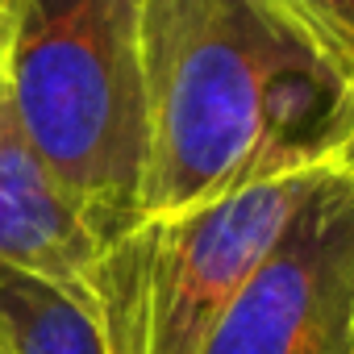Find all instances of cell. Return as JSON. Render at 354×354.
Segmentation results:
<instances>
[{
	"mask_svg": "<svg viewBox=\"0 0 354 354\" xmlns=\"http://www.w3.org/2000/svg\"><path fill=\"white\" fill-rule=\"evenodd\" d=\"M138 217L337 162L346 84L279 0H138Z\"/></svg>",
	"mask_w": 354,
	"mask_h": 354,
	"instance_id": "cell-1",
	"label": "cell"
},
{
	"mask_svg": "<svg viewBox=\"0 0 354 354\" xmlns=\"http://www.w3.org/2000/svg\"><path fill=\"white\" fill-rule=\"evenodd\" d=\"M5 92L100 246L129 230L146 162L138 0H13Z\"/></svg>",
	"mask_w": 354,
	"mask_h": 354,
	"instance_id": "cell-2",
	"label": "cell"
},
{
	"mask_svg": "<svg viewBox=\"0 0 354 354\" xmlns=\"http://www.w3.org/2000/svg\"><path fill=\"white\" fill-rule=\"evenodd\" d=\"M317 171L263 180L188 213L138 217L109 238L88 275L104 354H201Z\"/></svg>",
	"mask_w": 354,
	"mask_h": 354,
	"instance_id": "cell-3",
	"label": "cell"
},
{
	"mask_svg": "<svg viewBox=\"0 0 354 354\" xmlns=\"http://www.w3.org/2000/svg\"><path fill=\"white\" fill-rule=\"evenodd\" d=\"M201 354H354V167L317 171Z\"/></svg>",
	"mask_w": 354,
	"mask_h": 354,
	"instance_id": "cell-4",
	"label": "cell"
},
{
	"mask_svg": "<svg viewBox=\"0 0 354 354\" xmlns=\"http://www.w3.org/2000/svg\"><path fill=\"white\" fill-rule=\"evenodd\" d=\"M96 254V230L26 142L5 92L0 96V267L88 300Z\"/></svg>",
	"mask_w": 354,
	"mask_h": 354,
	"instance_id": "cell-5",
	"label": "cell"
},
{
	"mask_svg": "<svg viewBox=\"0 0 354 354\" xmlns=\"http://www.w3.org/2000/svg\"><path fill=\"white\" fill-rule=\"evenodd\" d=\"M0 337L9 354H104L88 300L0 267Z\"/></svg>",
	"mask_w": 354,
	"mask_h": 354,
	"instance_id": "cell-6",
	"label": "cell"
},
{
	"mask_svg": "<svg viewBox=\"0 0 354 354\" xmlns=\"http://www.w3.org/2000/svg\"><path fill=\"white\" fill-rule=\"evenodd\" d=\"M288 17L313 38L333 75L354 84V0H279Z\"/></svg>",
	"mask_w": 354,
	"mask_h": 354,
	"instance_id": "cell-7",
	"label": "cell"
},
{
	"mask_svg": "<svg viewBox=\"0 0 354 354\" xmlns=\"http://www.w3.org/2000/svg\"><path fill=\"white\" fill-rule=\"evenodd\" d=\"M9 34H13V0H0V96H5V63H9Z\"/></svg>",
	"mask_w": 354,
	"mask_h": 354,
	"instance_id": "cell-8",
	"label": "cell"
},
{
	"mask_svg": "<svg viewBox=\"0 0 354 354\" xmlns=\"http://www.w3.org/2000/svg\"><path fill=\"white\" fill-rule=\"evenodd\" d=\"M337 162L354 167V84L346 88V129H342V150H337Z\"/></svg>",
	"mask_w": 354,
	"mask_h": 354,
	"instance_id": "cell-9",
	"label": "cell"
},
{
	"mask_svg": "<svg viewBox=\"0 0 354 354\" xmlns=\"http://www.w3.org/2000/svg\"><path fill=\"white\" fill-rule=\"evenodd\" d=\"M0 354H9V350H5V337H0Z\"/></svg>",
	"mask_w": 354,
	"mask_h": 354,
	"instance_id": "cell-10",
	"label": "cell"
}]
</instances>
